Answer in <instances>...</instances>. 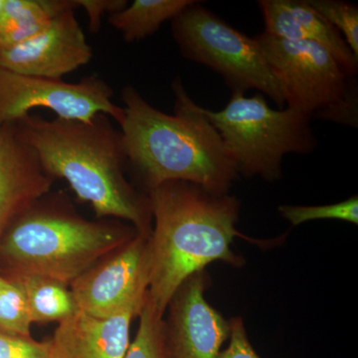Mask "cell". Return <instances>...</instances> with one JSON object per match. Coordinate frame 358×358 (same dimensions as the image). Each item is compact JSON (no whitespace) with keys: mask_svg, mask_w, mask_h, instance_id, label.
<instances>
[{"mask_svg":"<svg viewBox=\"0 0 358 358\" xmlns=\"http://www.w3.org/2000/svg\"><path fill=\"white\" fill-rule=\"evenodd\" d=\"M0 358H52L50 345L0 331Z\"/></svg>","mask_w":358,"mask_h":358,"instance_id":"22","label":"cell"},{"mask_svg":"<svg viewBox=\"0 0 358 358\" xmlns=\"http://www.w3.org/2000/svg\"><path fill=\"white\" fill-rule=\"evenodd\" d=\"M174 115L148 103L133 86L122 91L121 131L127 166L148 192L167 181H187L226 194L239 176L236 164L217 129L188 96L180 77L171 84Z\"/></svg>","mask_w":358,"mask_h":358,"instance_id":"1","label":"cell"},{"mask_svg":"<svg viewBox=\"0 0 358 358\" xmlns=\"http://www.w3.org/2000/svg\"><path fill=\"white\" fill-rule=\"evenodd\" d=\"M113 95L109 85L96 76L68 83L0 67V127L20 121L34 109L51 110L61 119L81 122L105 114L121 124L124 108L113 102Z\"/></svg>","mask_w":358,"mask_h":358,"instance_id":"8","label":"cell"},{"mask_svg":"<svg viewBox=\"0 0 358 358\" xmlns=\"http://www.w3.org/2000/svg\"><path fill=\"white\" fill-rule=\"evenodd\" d=\"M143 306H131L109 317L78 310L59 322L49 341L52 358H124L129 348L131 320Z\"/></svg>","mask_w":358,"mask_h":358,"instance_id":"13","label":"cell"},{"mask_svg":"<svg viewBox=\"0 0 358 358\" xmlns=\"http://www.w3.org/2000/svg\"><path fill=\"white\" fill-rule=\"evenodd\" d=\"M140 327L124 358H173L167 343L166 322L147 296Z\"/></svg>","mask_w":358,"mask_h":358,"instance_id":"18","label":"cell"},{"mask_svg":"<svg viewBox=\"0 0 358 358\" xmlns=\"http://www.w3.org/2000/svg\"><path fill=\"white\" fill-rule=\"evenodd\" d=\"M171 32L183 57L222 76L232 93L257 90L279 109L284 96L260 45L196 1L173 20Z\"/></svg>","mask_w":358,"mask_h":358,"instance_id":"7","label":"cell"},{"mask_svg":"<svg viewBox=\"0 0 358 358\" xmlns=\"http://www.w3.org/2000/svg\"><path fill=\"white\" fill-rule=\"evenodd\" d=\"M205 270L192 275L174 294L166 322L167 343L173 358H218L229 338L230 322L205 299L210 286Z\"/></svg>","mask_w":358,"mask_h":358,"instance_id":"11","label":"cell"},{"mask_svg":"<svg viewBox=\"0 0 358 358\" xmlns=\"http://www.w3.org/2000/svg\"><path fill=\"white\" fill-rule=\"evenodd\" d=\"M150 237L138 233L70 285L79 310L109 317L131 306L145 305L150 286Z\"/></svg>","mask_w":358,"mask_h":358,"instance_id":"9","label":"cell"},{"mask_svg":"<svg viewBox=\"0 0 358 358\" xmlns=\"http://www.w3.org/2000/svg\"><path fill=\"white\" fill-rule=\"evenodd\" d=\"M44 196L0 240V274L42 275L70 286L138 233L120 223L86 220Z\"/></svg>","mask_w":358,"mask_h":358,"instance_id":"4","label":"cell"},{"mask_svg":"<svg viewBox=\"0 0 358 358\" xmlns=\"http://www.w3.org/2000/svg\"><path fill=\"white\" fill-rule=\"evenodd\" d=\"M155 228L150 234L148 296L164 317L174 294L192 275L221 261L242 267L244 259L231 249L243 238L236 229L240 201L187 181H167L148 192Z\"/></svg>","mask_w":358,"mask_h":358,"instance_id":"3","label":"cell"},{"mask_svg":"<svg viewBox=\"0 0 358 358\" xmlns=\"http://www.w3.org/2000/svg\"><path fill=\"white\" fill-rule=\"evenodd\" d=\"M76 8H84L89 17L91 31L98 32L103 15L122 10L128 6L127 0H74Z\"/></svg>","mask_w":358,"mask_h":358,"instance_id":"24","label":"cell"},{"mask_svg":"<svg viewBox=\"0 0 358 358\" xmlns=\"http://www.w3.org/2000/svg\"><path fill=\"white\" fill-rule=\"evenodd\" d=\"M308 4L336 28L358 58V8L341 0H308Z\"/></svg>","mask_w":358,"mask_h":358,"instance_id":"21","label":"cell"},{"mask_svg":"<svg viewBox=\"0 0 358 358\" xmlns=\"http://www.w3.org/2000/svg\"><path fill=\"white\" fill-rule=\"evenodd\" d=\"M53 180L15 124L0 127V240L16 218L50 192Z\"/></svg>","mask_w":358,"mask_h":358,"instance_id":"12","label":"cell"},{"mask_svg":"<svg viewBox=\"0 0 358 358\" xmlns=\"http://www.w3.org/2000/svg\"><path fill=\"white\" fill-rule=\"evenodd\" d=\"M266 34L293 42H313L326 48L348 73L357 76L358 58L341 33L308 0H260Z\"/></svg>","mask_w":358,"mask_h":358,"instance_id":"14","label":"cell"},{"mask_svg":"<svg viewBox=\"0 0 358 358\" xmlns=\"http://www.w3.org/2000/svg\"><path fill=\"white\" fill-rule=\"evenodd\" d=\"M279 212L293 226L310 222V221L334 219L358 224V197L353 195L350 199L338 203L320 205V206H299V205H281Z\"/></svg>","mask_w":358,"mask_h":358,"instance_id":"20","label":"cell"},{"mask_svg":"<svg viewBox=\"0 0 358 358\" xmlns=\"http://www.w3.org/2000/svg\"><path fill=\"white\" fill-rule=\"evenodd\" d=\"M75 9L58 14L43 31L21 43L0 47V67L27 76L62 79L88 64L93 50Z\"/></svg>","mask_w":358,"mask_h":358,"instance_id":"10","label":"cell"},{"mask_svg":"<svg viewBox=\"0 0 358 358\" xmlns=\"http://www.w3.org/2000/svg\"><path fill=\"white\" fill-rule=\"evenodd\" d=\"M229 322V345L219 353L218 358H260L249 341L242 317H233Z\"/></svg>","mask_w":358,"mask_h":358,"instance_id":"23","label":"cell"},{"mask_svg":"<svg viewBox=\"0 0 358 358\" xmlns=\"http://www.w3.org/2000/svg\"><path fill=\"white\" fill-rule=\"evenodd\" d=\"M203 113L232 155L238 173L246 178L278 180L285 155H308L317 148L310 119L289 108L272 109L261 93H232L222 110L203 108Z\"/></svg>","mask_w":358,"mask_h":358,"instance_id":"5","label":"cell"},{"mask_svg":"<svg viewBox=\"0 0 358 358\" xmlns=\"http://www.w3.org/2000/svg\"><path fill=\"white\" fill-rule=\"evenodd\" d=\"M14 124L46 173L67 181L98 217L129 221L138 233L150 236V197L136 192L124 176L122 131L113 126L109 115L98 114L81 122L29 114Z\"/></svg>","mask_w":358,"mask_h":358,"instance_id":"2","label":"cell"},{"mask_svg":"<svg viewBox=\"0 0 358 358\" xmlns=\"http://www.w3.org/2000/svg\"><path fill=\"white\" fill-rule=\"evenodd\" d=\"M4 0H0V13H1L2 8H3Z\"/></svg>","mask_w":358,"mask_h":358,"instance_id":"25","label":"cell"},{"mask_svg":"<svg viewBox=\"0 0 358 358\" xmlns=\"http://www.w3.org/2000/svg\"><path fill=\"white\" fill-rule=\"evenodd\" d=\"M74 0H4L0 13V47L13 46L43 31Z\"/></svg>","mask_w":358,"mask_h":358,"instance_id":"15","label":"cell"},{"mask_svg":"<svg viewBox=\"0 0 358 358\" xmlns=\"http://www.w3.org/2000/svg\"><path fill=\"white\" fill-rule=\"evenodd\" d=\"M3 275L22 289L33 322H60L79 310L72 292L63 282L36 275Z\"/></svg>","mask_w":358,"mask_h":358,"instance_id":"16","label":"cell"},{"mask_svg":"<svg viewBox=\"0 0 358 358\" xmlns=\"http://www.w3.org/2000/svg\"><path fill=\"white\" fill-rule=\"evenodd\" d=\"M277 79L287 108L310 119L357 128V76L324 47L262 33L255 36Z\"/></svg>","mask_w":358,"mask_h":358,"instance_id":"6","label":"cell"},{"mask_svg":"<svg viewBox=\"0 0 358 358\" xmlns=\"http://www.w3.org/2000/svg\"><path fill=\"white\" fill-rule=\"evenodd\" d=\"M32 322L22 289L0 274V331L30 336Z\"/></svg>","mask_w":358,"mask_h":358,"instance_id":"19","label":"cell"},{"mask_svg":"<svg viewBox=\"0 0 358 358\" xmlns=\"http://www.w3.org/2000/svg\"><path fill=\"white\" fill-rule=\"evenodd\" d=\"M194 0H134L117 13L110 14L109 23L127 42L138 41L155 34L160 26L173 20Z\"/></svg>","mask_w":358,"mask_h":358,"instance_id":"17","label":"cell"}]
</instances>
